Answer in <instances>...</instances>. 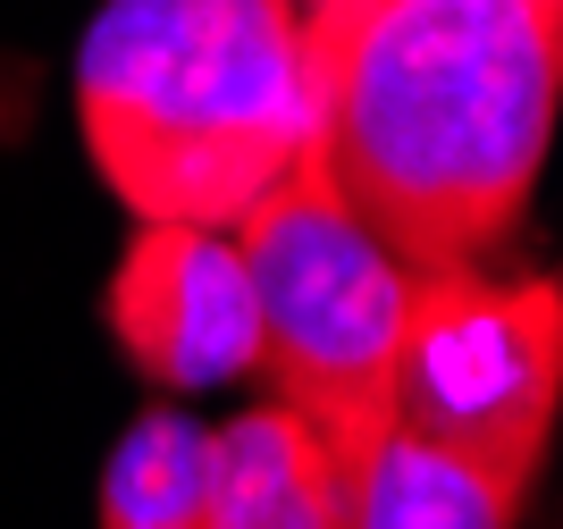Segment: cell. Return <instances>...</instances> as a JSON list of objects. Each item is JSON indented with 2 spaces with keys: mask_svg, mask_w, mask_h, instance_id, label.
Returning a JSON list of instances; mask_svg holds the SVG:
<instances>
[{
  "mask_svg": "<svg viewBox=\"0 0 563 529\" xmlns=\"http://www.w3.org/2000/svg\"><path fill=\"white\" fill-rule=\"evenodd\" d=\"M329 168L404 269H479L521 228L563 110V0H371L311 51Z\"/></svg>",
  "mask_w": 563,
  "mask_h": 529,
  "instance_id": "obj_1",
  "label": "cell"
},
{
  "mask_svg": "<svg viewBox=\"0 0 563 529\" xmlns=\"http://www.w3.org/2000/svg\"><path fill=\"white\" fill-rule=\"evenodd\" d=\"M76 126L135 219L235 228L320 135L303 9L101 0L76 51Z\"/></svg>",
  "mask_w": 563,
  "mask_h": 529,
  "instance_id": "obj_2",
  "label": "cell"
},
{
  "mask_svg": "<svg viewBox=\"0 0 563 529\" xmlns=\"http://www.w3.org/2000/svg\"><path fill=\"white\" fill-rule=\"evenodd\" d=\"M235 253L261 311V370L286 412H303L336 445L353 480L387 438V387H396V337L412 277L387 235L329 185V168H286L244 219Z\"/></svg>",
  "mask_w": 563,
  "mask_h": 529,
  "instance_id": "obj_3",
  "label": "cell"
},
{
  "mask_svg": "<svg viewBox=\"0 0 563 529\" xmlns=\"http://www.w3.org/2000/svg\"><path fill=\"white\" fill-rule=\"evenodd\" d=\"M563 420V277L421 269L396 337L387 429L539 480Z\"/></svg>",
  "mask_w": 563,
  "mask_h": 529,
  "instance_id": "obj_4",
  "label": "cell"
},
{
  "mask_svg": "<svg viewBox=\"0 0 563 529\" xmlns=\"http://www.w3.org/2000/svg\"><path fill=\"white\" fill-rule=\"evenodd\" d=\"M101 311H110L118 353L168 395H202L261 370V311H253L235 228L135 219Z\"/></svg>",
  "mask_w": 563,
  "mask_h": 529,
  "instance_id": "obj_5",
  "label": "cell"
},
{
  "mask_svg": "<svg viewBox=\"0 0 563 529\" xmlns=\"http://www.w3.org/2000/svg\"><path fill=\"white\" fill-rule=\"evenodd\" d=\"M353 487L336 445L278 395L211 429V529H353Z\"/></svg>",
  "mask_w": 563,
  "mask_h": 529,
  "instance_id": "obj_6",
  "label": "cell"
},
{
  "mask_svg": "<svg viewBox=\"0 0 563 529\" xmlns=\"http://www.w3.org/2000/svg\"><path fill=\"white\" fill-rule=\"evenodd\" d=\"M521 505H530L521 480L387 429L353 487V529H514Z\"/></svg>",
  "mask_w": 563,
  "mask_h": 529,
  "instance_id": "obj_7",
  "label": "cell"
},
{
  "mask_svg": "<svg viewBox=\"0 0 563 529\" xmlns=\"http://www.w3.org/2000/svg\"><path fill=\"white\" fill-rule=\"evenodd\" d=\"M101 529H211V429L194 412L161 404L110 445Z\"/></svg>",
  "mask_w": 563,
  "mask_h": 529,
  "instance_id": "obj_8",
  "label": "cell"
},
{
  "mask_svg": "<svg viewBox=\"0 0 563 529\" xmlns=\"http://www.w3.org/2000/svg\"><path fill=\"white\" fill-rule=\"evenodd\" d=\"M34 101H43V68L25 51H0V143H25Z\"/></svg>",
  "mask_w": 563,
  "mask_h": 529,
  "instance_id": "obj_9",
  "label": "cell"
}]
</instances>
